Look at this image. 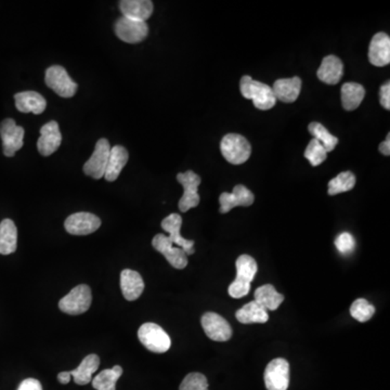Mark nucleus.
<instances>
[{"label":"nucleus","instance_id":"nucleus-1","mask_svg":"<svg viewBox=\"0 0 390 390\" xmlns=\"http://www.w3.org/2000/svg\"><path fill=\"white\" fill-rule=\"evenodd\" d=\"M236 278L228 289L232 298H243L251 291V283L258 271V266L253 257L241 255L236 259Z\"/></svg>","mask_w":390,"mask_h":390},{"label":"nucleus","instance_id":"nucleus-2","mask_svg":"<svg viewBox=\"0 0 390 390\" xmlns=\"http://www.w3.org/2000/svg\"><path fill=\"white\" fill-rule=\"evenodd\" d=\"M240 89L242 96L245 99L252 100L256 109L268 111L276 105V99L272 88L265 83L254 81L246 75L240 81Z\"/></svg>","mask_w":390,"mask_h":390},{"label":"nucleus","instance_id":"nucleus-3","mask_svg":"<svg viewBox=\"0 0 390 390\" xmlns=\"http://www.w3.org/2000/svg\"><path fill=\"white\" fill-rule=\"evenodd\" d=\"M220 151L230 164L241 165L251 156L252 147L241 134H228L221 140Z\"/></svg>","mask_w":390,"mask_h":390},{"label":"nucleus","instance_id":"nucleus-4","mask_svg":"<svg viewBox=\"0 0 390 390\" xmlns=\"http://www.w3.org/2000/svg\"><path fill=\"white\" fill-rule=\"evenodd\" d=\"M138 338L147 350L155 353H164L172 346L170 335L155 323H145L138 331Z\"/></svg>","mask_w":390,"mask_h":390},{"label":"nucleus","instance_id":"nucleus-5","mask_svg":"<svg viewBox=\"0 0 390 390\" xmlns=\"http://www.w3.org/2000/svg\"><path fill=\"white\" fill-rule=\"evenodd\" d=\"M92 300V289L86 284H81L59 302V308L64 314L79 316L90 308Z\"/></svg>","mask_w":390,"mask_h":390},{"label":"nucleus","instance_id":"nucleus-6","mask_svg":"<svg viewBox=\"0 0 390 390\" xmlns=\"http://www.w3.org/2000/svg\"><path fill=\"white\" fill-rule=\"evenodd\" d=\"M47 86L62 98H72L77 92V84L60 65H52L47 69L45 75Z\"/></svg>","mask_w":390,"mask_h":390},{"label":"nucleus","instance_id":"nucleus-7","mask_svg":"<svg viewBox=\"0 0 390 390\" xmlns=\"http://www.w3.org/2000/svg\"><path fill=\"white\" fill-rule=\"evenodd\" d=\"M177 180L178 183L183 185L185 190L183 198L179 201V209L183 213H187L191 208L196 207L200 204L201 198L198 190L202 179L192 170H187L178 174Z\"/></svg>","mask_w":390,"mask_h":390},{"label":"nucleus","instance_id":"nucleus-8","mask_svg":"<svg viewBox=\"0 0 390 390\" xmlns=\"http://www.w3.org/2000/svg\"><path fill=\"white\" fill-rule=\"evenodd\" d=\"M268 390H287L289 385V365L287 360L278 358L267 365L264 374Z\"/></svg>","mask_w":390,"mask_h":390},{"label":"nucleus","instance_id":"nucleus-9","mask_svg":"<svg viewBox=\"0 0 390 390\" xmlns=\"http://www.w3.org/2000/svg\"><path fill=\"white\" fill-rule=\"evenodd\" d=\"M115 34L121 41L128 43H138L145 41L149 34L147 22L132 20V19L119 18L115 23Z\"/></svg>","mask_w":390,"mask_h":390},{"label":"nucleus","instance_id":"nucleus-10","mask_svg":"<svg viewBox=\"0 0 390 390\" xmlns=\"http://www.w3.org/2000/svg\"><path fill=\"white\" fill-rule=\"evenodd\" d=\"M110 151H111V145L107 139L102 138L98 140L92 157L84 165V172L88 177L96 180L104 177L107 161H109Z\"/></svg>","mask_w":390,"mask_h":390},{"label":"nucleus","instance_id":"nucleus-11","mask_svg":"<svg viewBox=\"0 0 390 390\" xmlns=\"http://www.w3.org/2000/svg\"><path fill=\"white\" fill-rule=\"evenodd\" d=\"M0 137L3 140V154L7 157L14 156L23 147L24 130L18 126L13 119H5L0 124Z\"/></svg>","mask_w":390,"mask_h":390},{"label":"nucleus","instance_id":"nucleus-12","mask_svg":"<svg viewBox=\"0 0 390 390\" xmlns=\"http://www.w3.org/2000/svg\"><path fill=\"white\" fill-rule=\"evenodd\" d=\"M202 327L208 338L215 342H227L232 337V329L225 318L215 312H206L201 319Z\"/></svg>","mask_w":390,"mask_h":390},{"label":"nucleus","instance_id":"nucleus-13","mask_svg":"<svg viewBox=\"0 0 390 390\" xmlns=\"http://www.w3.org/2000/svg\"><path fill=\"white\" fill-rule=\"evenodd\" d=\"M100 226L101 220L98 216L84 212L73 214L64 223L65 230L73 236H88L96 232Z\"/></svg>","mask_w":390,"mask_h":390},{"label":"nucleus","instance_id":"nucleus-14","mask_svg":"<svg viewBox=\"0 0 390 390\" xmlns=\"http://www.w3.org/2000/svg\"><path fill=\"white\" fill-rule=\"evenodd\" d=\"M152 245L158 253L162 254L170 266L175 269H185L187 265V256L183 249L174 246L168 236L156 234L152 240Z\"/></svg>","mask_w":390,"mask_h":390},{"label":"nucleus","instance_id":"nucleus-15","mask_svg":"<svg viewBox=\"0 0 390 390\" xmlns=\"http://www.w3.org/2000/svg\"><path fill=\"white\" fill-rule=\"evenodd\" d=\"M181 226H183V218L179 214H170L162 221L163 230L170 234L168 238H170V242L172 244H176L180 249H183L187 254V256H189V255L194 254V241L187 240V238L181 236V234H180Z\"/></svg>","mask_w":390,"mask_h":390},{"label":"nucleus","instance_id":"nucleus-16","mask_svg":"<svg viewBox=\"0 0 390 390\" xmlns=\"http://www.w3.org/2000/svg\"><path fill=\"white\" fill-rule=\"evenodd\" d=\"M255 196L253 192L247 187L242 185L234 187L232 193L223 192L219 196V203H220V213L227 214L238 206L249 207L253 205Z\"/></svg>","mask_w":390,"mask_h":390},{"label":"nucleus","instance_id":"nucleus-17","mask_svg":"<svg viewBox=\"0 0 390 390\" xmlns=\"http://www.w3.org/2000/svg\"><path fill=\"white\" fill-rule=\"evenodd\" d=\"M62 134L56 121L43 125L41 130V137L37 141V149L43 156L54 154L61 145Z\"/></svg>","mask_w":390,"mask_h":390},{"label":"nucleus","instance_id":"nucleus-18","mask_svg":"<svg viewBox=\"0 0 390 390\" xmlns=\"http://www.w3.org/2000/svg\"><path fill=\"white\" fill-rule=\"evenodd\" d=\"M369 60L378 68L390 63V37L387 34L380 32L373 36L369 48Z\"/></svg>","mask_w":390,"mask_h":390},{"label":"nucleus","instance_id":"nucleus-19","mask_svg":"<svg viewBox=\"0 0 390 390\" xmlns=\"http://www.w3.org/2000/svg\"><path fill=\"white\" fill-rule=\"evenodd\" d=\"M271 88L276 101L280 100L284 103H293L296 101L302 90V79L297 76L278 79Z\"/></svg>","mask_w":390,"mask_h":390},{"label":"nucleus","instance_id":"nucleus-20","mask_svg":"<svg viewBox=\"0 0 390 390\" xmlns=\"http://www.w3.org/2000/svg\"><path fill=\"white\" fill-rule=\"evenodd\" d=\"M121 289L125 299L128 302H134L143 293L145 282L137 271L125 269L121 274Z\"/></svg>","mask_w":390,"mask_h":390},{"label":"nucleus","instance_id":"nucleus-21","mask_svg":"<svg viewBox=\"0 0 390 390\" xmlns=\"http://www.w3.org/2000/svg\"><path fill=\"white\" fill-rule=\"evenodd\" d=\"M119 9L125 18L145 22L152 16L153 3L150 0H122Z\"/></svg>","mask_w":390,"mask_h":390},{"label":"nucleus","instance_id":"nucleus-22","mask_svg":"<svg viewBox=\"0 0 390 390\" xmlns=\"http://www.w3.org/2000/svg\"><path fill=\"white\" fill-rule=\"evenodd\" d=\"M318 79L327 85H336L344 75V64L340 58L327 56L322 60L317 72Z\"/></svg>","mask_w":390,"mask_h":390},{"label":"nucleus","instance_id":"nucleus-23","mask_svg":"<svg viewBox=\"0 0 390 390\" xmlns=\"http://www.w3.org/2000/svg\"><path fill=\"white\" fill-rule=\"evenodd\" d=\"M16 107L22 113L41 114L47 107V101L41 94L36 92H23L14 94Z\"/></svg>","mask_w":390,"mask_h":390},{"label":"nucleus","instance_id":"nucleus-24","mask_svg":"<svg viewBox=\"0 0 390 390\" xmlns=\"http://www.w3.org/2000/svg\"><path fill=\"white\" fill-rule=\"evenodd\" d=\"M128 158H130V154H128L126 147H122V145H115V147H111L107 170H105V174H104V178L107 179V181L112 183L119 178L123 168L125 167V165L128 162Z\"/></svg>","mask_w":390,"mask_h":390},{"label":"nucleus","instance_id":"nucleus-25","mask_svg":"<svg viewBox=\"0 0 390 390\" xmlns=\"http://www.w3.org/2000/svg\"><path fill=\"white\" fill-rule=\"evenodd\" d=\"M18 229L11 219L0 223V255H10L17 251Z\"/></svg>","mask_w":390,"mask_h":390},{"label":"nucleus","instance_id":"nucleus-26","mask_svg":"<svg viewBox=\"0 0 390 390\" xmlns=\"http://www.w3.org/2000/svg\"><path fill=\"white\" fill-rule=\"evenodd\" d=\"M100 365V358L98 356L92 355L87 356L77 369L73 371H69L71 376L74 378V382L77 385H87L92 380V374L96 372Z\"/></svg>","mask_w":390,"mask_h":390},{"label":"nucleus","instance_id":"nucleus-27","mask_svg":"<svg viewBox=\"0 0 390 390\" xmlns=\"http://www.w3.org/2000/svg\"><path fill=\"white\" fill-rule=\"evenodd\" d=\"M236 318L242 325H252V323H266L269 320L267 310L258 302H253L246 304L236 312Z\"/></svg>","mask_w":390,"mask_h":390},{"label":"nucleus","instance_id":"nucleus-28","mask_svg":"<svg viewBox=\"0 0 390 390\" xmlns=\"http://www.w3.org/2000/svg\"><path fill=\"white\" fill-rule=\"evenodd\" d=\"M255 302H258L266 310H274L279 308L283 302L284 296L276 291L272 284H265L255 291Z\"/></svg>","mask_w":390,"mask_h":390},{"label":"nucleus","instance_id":"nucleus-29","mask_svg":"<svg viewBox=\"0 0 390 390\" xmlns=\"http://www.w3.org/2000/svg\"><path fill=\"white\" fill-rule=\"evenodd\" d=\"M365 89L358 83H346L342 87V104L346 111H355L362 103Z\"/></svg>","mask_w":390,"mask_h":390},{"label":"nucleus","instance_id":"nucleus-30","mask_svg":"<svg viewBox=\"0 0 390 390\" xmlns=\"http://www.w3.org/2000/svg\"><path fill=\"white\" fill-rule=\"evenodd\" d=\"M122 374L123 369L119 365L103 370L92 380V387L96 390H116L117 380Z\"/></svg>","mask_w":390,"mask_h":390},{"label":"nucleus","instance_id":"nucleus-31","mask_svg":"<svg viewBox=\"0 0 390 390\" xmlns=\"http://www.w3.org/2000/svg\"><path fill=\"white\" fill-rule=\"evenodd\" d=\"M308 130L314 136V139L318 140L323 145L327 153L332 152L333 150L336 147L337 143H338V138L331 134L323 125L317 122L311 123L308 126Z\"/></svg>","mask_w":390,"mask_h":390},{"label":"nucleus","instance_id":"nucleus-32","mask_svg":"<svg viewBox=\"0 0 390 390\" xmlns=\"http://www.w3.org/2000/svg\"><path fill=\"white\" fill-rule=\"evenodd\" d=\"M356 176L351 172H340V175L333 178L329 183V194L336 195L348 192L356 185Z\"/></svg>","mask_w":390,"mask_h":390},{"label":"nucleus","instance_id":"nucleus-33","mask_svg":"<svg viewBox=\"0 0 390 390\" xmlns=\"http://www.w3.org/2000/svg\"><path fill=\"white\" fill-rule=\"evenodd\" d=\"M375 314V307L367 299L359 298L350 307V314L359 322H367L372 319Z\"/></svg>","mask_w":390,"mask_h":390},{"label":"nucleus","instance_id":"nucleus-34","mask_svg":"<svg viewBox=\"0 0 390 390\" xmlns=\"http://www.w3.org/2000/svg\"><path fill=\"white\" fill-rule=\"evenodd\" d=\"M327 153L323 145L318 140L312 139L307 145L305 157L312 166H319L327 160Z\"/></svg>","mask_w":390,"mask_h":390},{"label":"nucleus","instance_id":"nucleus-35","mask_svg":"<svg viewBox=\"0 0 390 390\" xmlns=\"http://www.w3.org/2000/svg\"><path fill=\"white\" fill-rule=\"evenodd\" d=\"M179 390H208L207 378L201 373H190L183 378Z\"/></svg>","mask_w":390,"mask_h":390},{"label":"nucleus","instance_id":"nucleus-36","mask_svg":"<svg viewBox=\"0 0 390 390\" xmlns=\"http://www.w3.org/2000/svg\"><path fill=\"white\" fill-rule=\"evenodd\" d=\"M335 245L340 253L348 255L355 249L356 241L353 236L348 232H342L335 240Z\"/></svg>","mask_w":390,"mask_h":390},{"label":"nucleus","instance_id":"nucleus-37","mask_svg":"<svg viewBox=\"0 0 390 390\" xmlns=\"http://www.w3.org/2000/svg\"><path fill=\"white\" fill-rule=\"evenodd\" d=\"M380 104H382L384 109L389 111L390 110V84L389 81H387L386 84L382 85L380 87Z\"/></svg>","mask_w":390,"mask_h":390},{"label":"nucleus","instance_id":"nucleus-38","mask_svg":"<svg viewBox=\"0 0 390 390\" xmlns=\"http://www.w3.org/2000/svg\"><path fill=\"white\" fill-rule=\"evenodd\" d=\"M18 390H43V387H41L39 380H35V378H26L21 382Z\"/></svg>","mask_w":390,"mask_h":390},{"label":"nucleus","instance_id":"nucleus-39","mask_svg":"<svg viewBox=\"0 0 390 390\" xmlns=\"http://www.w3.org/2000/svg\"><path fill=\"white\" fill-rule=\"evenodd\" d=\"M380 151L382 155H386V156H389L390 155V134H387L386 140L382 142L380 145Z\"/></svg>","mask_w":390,"mask_h":390},{"label":"nucleus","instance_id":"nucleus-40","mask_svg":"<svg viewBox=\"0 0 390 390\" xmlns=\"http://www.w3.org/2000/svg\"><path fill=\"white\" fill-rule=\"evenodd\" d=\"M58 380L61 384L66 385V384H69L70 380H71V374H70V372L59 373Z\"/></svg>","mask_w":390,"mask_h":390}]
</instances>
